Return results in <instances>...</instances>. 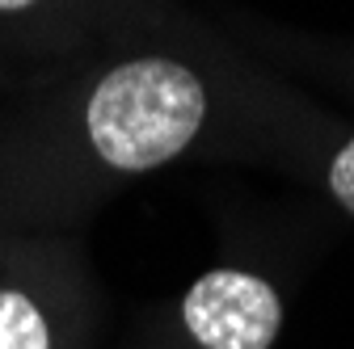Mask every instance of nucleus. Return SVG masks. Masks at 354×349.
Listing matches in <instances>:
<instances>
[{"mask_svg": "<svg viewBox=\"0 0 354 349\" xmlns=\"http://www.w3.org/2000/svg\"><path fill=\"white\" fill-rule=\"evenodd\" d=\"M207 118V93L186 63L131 59L97 80L84 106V135L118 172H148L177 160Z\"/></svg>", "mask_w": 354, "mask_h": 349, "instance_id": "obj_1", "label": "nucleus"}, {"mask_svg": "<svg viewBox=\"0 0 354 349\" xmlns=\"http://www.w3.org/2000/svg\"><path fill=\"white\" fill-rule=\"evenodd\" d=\"M182 328L198 349H274L283 299L261 274L215 266L182 295Z\"/></svg>", "mask_w": 354, "mask_h": 349, "instance_id": "obj_2", "label": "nucleus"}, {"mask_svg": "<svg viewBox=\"0 0 354 349\" xmlns=\"http://www.w3.org/2000/svg\"><path fill=\"white\" fill-rule=\"evenodd\" d=\"M0 349H55L42 303L17 286H0Z\"/></svg>", "mask_w": 354, "mask_h": 349, "instance_id": "obj_3", "label": "nucleus"}, {"mask_svg": "<svg viewBox=\"0 0 354 349\" xmlns=\"http://www.w3.org/2000/svg\"><path fill=\"white\" fill-rule=\"evenodd\" d=\"M329 194L337 198L342 210L354 215V139H350V143L333 156V164H329Z\"/></svg>", "mask_w": 354, "mask_h": 349, "instance_id": "obj_4", "label": "nucleus"}, {"mask_svg": "<svg viewBox=\"0 0 354 349\" xmlns=\"http://www.w3.org/2000/svg\"><path fill=\"white\" fill-rule=\"evenodd\" d=\"M30 5H38V0H0V13H21Z\"/></svg>", "mask_w": 354, "mask_h": 349, "instance_id": "obj_5", "label": "nucleus"}]
</instances>
